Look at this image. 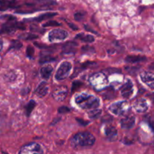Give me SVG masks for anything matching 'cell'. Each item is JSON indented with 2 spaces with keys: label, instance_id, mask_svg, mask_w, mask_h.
Masks as SVG:
<instances>
[{
  "label": "cell",
  "instance_id": "37",
  "mask_svg": "<svg viewBox=\"0 0 154 154\" xmlns=\"http://www.w3.org/2000/svg\"><path fill=\"white\" fill-rule=\"evenodd\" d=\"M69 26H70V28H72L73 30H78V27L77 26H75V24L72 23H68Z\"/></svg>",
  "mask_w": 154,
  "mask_h": 154
},
{
  "label": "cell",
  "instance_id": "17",
  "mask_svg": "<svg viewBox=\"0 0 154 154\" xmlns=\"http://www.w3.org/2000/svg\"><path fill=\"white\" fill-rule=\"evenodd\" d=\"M105 135H106V137L108 138V140L110 141H114V140L117 138V131L115 127L114 126H107L105 128Z\"/></svg>",
  "mask_w": 154,
  "mask_h": 154
},
{
  "label": "cell",
  "instance_id": "35",
  "mask_svg": "<svg viewBox=\"0 0 154 154\" xmlns=\"http://www.w3.org/2000/svg\"><path fill=\"white\" fill-rule=\"evenodd\" d=\"M35 45L38 47L39 48H42V49H53V47L48 46V45H43V44H38V43H35Z\"/></svg>",
  "mask_w": 154,
  "mask_h": 154
},
{
  "label": "cell",
  "instance_id": "2",
  "mask_svg": "<svg viewBox=\"0 0 154 154\" xmlns=\"http://www.w3.org/2000/svg\"><path fill=\"white\" fill-rule=\"evenodd\" d=\"M75 102L82 109H94L100 105V101L97 97L86 93L78 95L75 97Z\"/></svg>",
  "mask_w": 154,
  "mask_h": 154
},
{
  "label": "cell",
  "instance_id": "24",
  "mask_svg": "<svg viewBox=\"0 0 154 154\" xmlns=\"http://www.w3.org/2000/svg\"><path fill=\"white\" fill-rule=\"evenodd\" d=\"M101 114H102V111L99 109H96V108H94V109H92V111H89L88 115L89 117L91 119H97L100 117Z\"/></svg>",
  "mask_w": 154,
  "mask_h": 154
},
{
  "label": "cell",
  "instance_id": "5",
  "mask_svg": "<svg viewBox=\"0 0 154 154\" xmlns=\"http://www.w3.org/2000/svg\"><path fill=\"white\" fill-rule=\"evenodd\" d=\"M72 69V64L69 62H63L55 75V78L57 81H63L68 78Z\"/></svg>",
  "mask_w": 154,
  "mask_h": 154
},
{
  "label": "cell",
  "instance_id": "13",
  "mask_svg": "<svg viewBox=\"0 0 154 154\" xmlns=\"http://www.w3.org/2000/svg\"><path fill=\"white\" fill-rule=\"evenodd\" d=\"M19 6L17 5L16 0H0V11H4L9 8H17Z\"/></svg>",
  "mask_w": 154,
  "mask_h": 154
},
{
  "label": "cell",
  "instance_id": "9",
  "mask_svg": "<svg viewBox=\"0 0 154 154\" xmlns=\"http://www.w3.org/2000/svg\"><path fill=\"white\" fill-rule=\"evenodd\" d=\"M68 87L66 86H59L53 91L52 96L55 100L62 102L66 98L68 95Z\"/></svg>",
  "mask_w": 154,
  "mask_h": 154
},
{
  "label": "cell",
  "instance_id": "8",
  "mask_svg": "<svg viewBox=\"0 0 154 154\" xmlns=\"http://www.w3.org/2000/svg\"><path fill=\"white\" fill-rule=\"evenodd\" d=\"M44 151L42 150L40 144L37 143H31V144H26L23 146L20 150V153L21 154H30V153H43Z\"/></svg>",
  "mask_w": 154,
  "mask_h": 154
},
{
  "label": "cell",
  "instance_id": "38",
  "mask_svg": "<svg viewBox=\"0 0 154 154\" xmlns=\"http://www.w3.org/2000/svg\"><path fill=\"white\" fill-rule=\"evenodd\" d=\"M84 27H85V29H86V30H87V31H90V32H93V33H96V34H97V35H98V33L96 32L95 31V30H92L91 29H90V27L89 26H87V25H85V26H84Z\"/></svg>",
  "mask_w": 154,
  "mask_h": 154
},
{
  "label": "cell",
  "instance_id": "16",
  "mask_svg": "<svg viewBox=\"0 0 154 154\" xmlns=\"http://www.w3.org/2000/svg\"><path fill=\"white\" fill-rule=\"evenodd\" d=\"M48 90H49V87H48L47 83L42 82V84H39L38 87L36 88L35 93L36 96H37L38 97L42 98L48 94Z\"/></svg>",
  "mask_w": 154,
  "mask_h": 154
},
{
  "label": "cell",
  "instance_id": "39",
  "mask_svg": "<svg viewBox=\"0 0 154 154\" xmlns=\"http://www.w3.org/2000/svg\"><path fill=\"white\" fill-rule=\"evenodd\" d=\"M2 47H3V42L2 41L0 40V51H1L2 49Z\"/></svg>",
  "mask_w": 154,
  "mask_h": 154
},
{
  "label": "cell",
  "instance_id": "1",
  "mask_svg": "<svg viewBox=\"0 0 154 154\" xmlns=\"http://www.w3.org/2000/svg\"><path fill=\"white\" fill-rule=\"evenodd\" d=\"M96 138L90 132H79L71 139V145L73 148H85L92 147L95 144Z\"/></svg>",
  "mask_w": 154,
  "mask_h": 154
},
{
  "label": "cell",
  "instance_id": "27",
  "mask_svg": "<svg viewBox=\"0 0 154 154\" xmlns=\"http://www.w3.org/2000/svg\"><path fill=\"white\" fill-rule=\"evenodd\" d=\"M81 51H82L83 54H95V49L92 47L88 46V45H86V46H84L82 48H81Z\"/></svg>",
  "mask_w": 154,
  "mask_h": 154
},
{
  "label": "cell",
  "instance_id": "11",
  "mask_svg": "<svg viewBox=\"0 0 154 154\" xmlns=\"http://www.w3.org/2000/svg\"><path fill=\"white\" fill-rule=\"evenodd\" d=\"M122 96L126 99H129L133 93V84L130 80H128L120 89Z\"/></svg>",
  "mask_w": 154,
  "mask_h": 154
},
{
  "label": "cell",
  "instance_id": "31",
  "mask_svg": "<svg viewBox=\"0 0 154 154\" xmlns=\"http://www.w3.org/2000/svg\"><path fill=\"white\" fill-rule=\"evenodd\" d=\"M30 30L34 32H39V33H43L45 32V31L44 29H41L40 27H38V26H35V25H32L31 26H30Z\"/></svg>",
  "mask_w": 154,
  "mask_h": 154
},
{
  "label": "cell",
  "instance_id": "19",
  "mask_svg": "<svg viewBox=\"0 0 154 154\" xmlns=\"http://www.w3.org/2000/svg\"><path fill=\"white\" fill-rule=\"evenodd\" d=\"M75 39H79V40L83 41L87 43H92L94 42V37L90 35H85L84 33H79L78 35H76Z\"/></svg>",
  "mask_w": 154,
  "mask_h": 154
},
{
  "label": "cell",
  "instance_id": "36",
  "mask_svg": "<svg viewBox=\"0 0 154 154\" xmlns=\"http://www.w3.org/2000/svg\"><path fill=\"white\" fill-rule=\"evenodd\" d=\"M77 121L79 122V123H81V125H83V126H87V125L89 123V122H86L84 121V120H81V119H79V118H77Z\"/></svg>",
  "mask_w": 154,
  "mask_h": 154
},
{
  "label": "cell",
  "instance_id": "15",
  "mask_svg": "<svg viewBox=\"0 0 154 154\" xmlns=\"http://www.w3.org/2000/svg\"><path fill=\"white\" fill-rule=\"evenodd\" d=\"M78 44L74 42H68L63 45V53L65 54H74L76 52Z\"/></svg>",
  "mask_w": 154,
  "mask_h": 154
},
{
  "label": "cell",
  "instance_id": "12",
  "mask_svg": "<svg viewBox=\"0 0 154 154\" xmlns=\"http://www.w3.org/2000/svg\"><path fill=\"white\" fill-rule=\"evenodd\" d=\"M133 108H135V110L137 112L143 113L147 111L148 105H147V102L145 99H140L135 101L133 105Z\"/></svg>",
  "mask_w": 154,
  "mask_h": 154
},
{
  "label": "cell",
  "instance_id": "28",
  "mask_svg": "<svg viewBox=\"0 0 154 154\" xmlns=\"http://www.w3.org/2000/svg\"><path fill=\"white\" fill-rule=\"evenodd\" d=\"M0 20H1L5 21V22H8V21H11V20H16V17L12 16V15L6 14V15H2V16L0 17Z\"/></svg>",
  "mask_w": 154,
  "mask_h": 154
},
{
  "label": "cell",
  "instance_id": "32",
  "mask_svg": "<svg viewBox=\"0 0 154 154\" xmlns=\"http://www.w3.org/2000/svg\"><path fill=\"white\" fill-rule=\"evenodd\" d=\"M26 55L29 58H32L34 55V48L32 46H28L26 48Z\"/></svg>",
  "mask_w": 154,
  "mask_h": 154
},
{
  "label": "cell",
  "instance_id": "20",
  "mask_svg": "<svg viewBox=\"0 0 154 154\" xmlns=\"http://www.w3.org/2000/svg\"><path fill=\"white\" fill-rule=\"evenodd\" d=\"M146 60V57L141 56H128L126 58V61L129 63H138Z\"/></svg>",
  "mask_w": 154,
  "mask_h": 154
},
{
  "label": "cell",
  "instance_id": "4",
  "mask_svg": "<svg viewBox=\"0 0 154 154\" xmlns=\"http://www.w3.org/2000/svg\"><path fill=\"white\" fill-rule=\"evenodd\" d=\"M18 29H25L26 26L23 23L15 22L14 20L8 21L2 26V28L0 29V34H12Z\"/></svg>",
  "mask_w": 154,
  "mask_h": 154
},
{
  "label": "cell",
  "instance_id": "10",
  "mask_svg": "<svg viewBox=\"0 0 154 154\" xmlns=\"http://www.w3.org/2000/svg\"><path fill=\"white\" fill-rule=\"evenodd\" d=\"M141 79L150 89L154 88V75L152 72H143L141 73Z\"/></svg>",
  "mask_w": 154,
  "mask_h": 154
},
{
  "label": "cell",
  "instance_id": "21",
  "mask_svg": "<svg viewBox=\"0 0 154 154\" xmlns=\"http://www.w3.org/2000/svg\"><path fill=\"white\" fill-rule=\"evenodd\" d=\"M55 60L56 58L51 57L49 54H46V53H42L40 60H39V63H40L41 64H45V63H51V62L55 61Z\"/></svg>",
  "mask_w": 154,
  "mask_h": 154
},
{
  "label": "cell",
  "instance_id": "23",
  "mask_svg": "<svg viewBox=\"0 0 154 154\" xmlns=\"http://www.w3.org/2000/svg\"><path fill=\"white\" fill-rule=\"evenodd\" d=\"M38 38V36L35 34H33V33H23V34H21L19 35V38L23 39V40H34Z\"/></svg>",
  "mask_w": 154,
  "mask_h": 154
},
{
  "label": "cell",
  "instance_id": "25",
  "mask_svg": "<svg viewBox=\"0 0 154 154\" xmlns=\"http://www.w3.org/2000/svg\"><path fill=\"white\" fill-rule=\"evenodd\" d=\"M36 103L34 100H30L29 102L27 104L26 107V115L29 116L30 114L32 113V110L35 108Z\"/></svg>",
  "mask_w": 154,
  "mask_h": 154
},
{
  "label": "cell",
  "instance_id": "18",
  "mask_svg": "<svg viewBox=\"0 0 154 154\" xmlns=\"http://www.w3.org/2000/svg\"><path fill=\"white\" fill-rule=\"evenodd\" d=\"M53 70H54V69H53L52 66H44V67H42V69H41V75H42V77L44 79H48V78L51 77V74H52L53 72Z\"/></svg>",
  "mask_w": 154,
  "mask_h": 154
},
{
  "label": "cell",
  "instance_id": "30",
  "mask_svg": "<svg viewBox=\"0 0 154 154\" xmlns=\"http://www.w3.org/2000/svg\"><path fill=\"white\" fill-rule=\"evenodd\" d=\"M82 85H83V84H82V82H81V81H74L73 84H72V93H74L75 90H78V89H79Z\"/></svg>",
  "mask_w": 154,
  "mask_h": 154
},
{
  "label": "cell",
  "instance_id": "6",
  "mask_svg": "<svg viewBox=\"0 0 154 154\" xmlns=\"http://www.w3.org/2000/svg\"><path fill=\"white\" fill-rule=\"evenodd\" d=\"M129 109V104L126 101H122V102H116V103L112 104L109 107L110 111L113 113L114 114L117 116L123 115L125 113L127 112Z\"/></svg>",
  "mask_w": 154,
  "mask_h": 154
},
{
  "label": "cell",
  "instance_id": "26",
  "mask_svg": "<svg viewBox=\"0 0 154 154\" xmlns=\"http://www.w3.org/2000/svg\"><path fill=\"white\" fill-rule=\"evenodd\" d=\"M23 45L20 41L18 40H13L11 42V44L10 49L13 50H19L22 48Z\"/></svg>",
  "mask_w": 154,
  "mask_h": 154
},
{
  "label": "cell",
  "instance_id": "7",
  "mask_svg": "<svg viewBox=\"0 0 154 154\" xmlns=\"http://www.w3.org/2000/svg\"><path fill=\"white\" fill-rule=\"evenodd\" d=\"M69 36V33L66 30L61 29H53L49 32V40L51 42H58V41H63L67 38Z\"/></svg>",
  "mask_w": 154,
  "mask_h": 154
},
{
  "label": "cell",
  "instance_id": "34",
  "mask_svg": "<svg viewBox=\"0 0 154 154\" xmlns=\"http://www.w3.org/2000/svg\"><path fill=\"white\" fill-rule=\"evenodd\" d=\"M70 111H71L70 108H69L68 107H66V106H62V107H60V108H59V109H58L59 113H60V114H63V113H68V112H69Z\"/></svg>",
  "mask_w": 154,
  "mask_h": 154
},
{
  "label": "cell",
  "instance_id": "33",
  "mask_svg": "<svg viewBox=\"0 0 154 154\" xmlns=\"http://www.w3.org/2000/svg\"><path fill=\"white\" fill-rule=\"evenodd\" d=\"M75 19L77 21H81L84 19V14L82 12H78V13L75 14Z\"/></svg>",
  "mask_w": 154,
  "mask_h": 154
},
{
  "label": "cell",
  "instance_id": "3",
  "mask_svg": "<svg viewBox=\"0 0 154 154\" xmlns=\"http://www.w3.org/2000/svg\"><path fill=\"white\" fill-rule=\"evenodd\" d=\"M89 82L90 85L96 91H102L105 90L108 84V79L106 75L102 72H97L89 78Z\"/></svg>",
  "mask_w": 154,
  "mask_h": 154
},
{
  "label": "cell",
  "instance_id": "14",
  "mask_svg": "<svg viewBox=\"0 0 154 154\" xmlns=\"http://www.w3.org/2000/svg\"><path fill=\"white\" fill-rule=\"evenodd\" d=\"M135 118L134 116L129 115L121 120V127L124 129H130L135 126Z\"/></svg>",
  "mask_w": 154,
  "mask_h": 154
},
{
  "label": "cell",
  "instance_id": "22",
  "mask_svg": "<svg viewBox=\"0 0 154 154\" xmlns=\"http://www.w3.org/2000/svg\"><path fill=\"white\" fill-rule=\"evenodd\" d=\"M57 14V13H53V12H49V13H46V14H43L40 15L38 17L35 18L34 20L37 21V22H41L42 20H48L50 19V18L54 17V16H56Z\"/></svg>",
  "mask_w": 154,
  "mask_h": 154
},
{
  "label": "cell",
  "instance_id": "29",
  "mask_svg": "<svg viewBox=\"0 0 154 154\" xmlns=\"http://www.w3.org/2000/svg\"><path fill=\"white\" fill-rule=\"evenodd\" d=\"M61 26V24L60 23L57 22L55 20H50L48 22L45 23L43 24V27H49V26Z\"/></svg>",
  "mask_w": 154,
  "mask_h": 154
}]
</instances>
